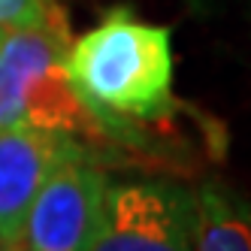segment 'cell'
<instances>
[{"label":"cell","mask_w":251,"mask_h":251,"mask_svg":"<svg viewBox=\"0 0 251 251\" xmlns=\"http://www.w3.org/2000/svg\"><path fill=\"white\" fill-rule=\"evenodd\" d=\"M64 70L124 146L139 142V124L170 118L176 109L173 33L130 6H115L94 27L70 37Z\"/></svg>","instance_id":"1"},{"label":"cell","mask_w":251,"mask_h":251,"mask_svg":"<svg viewBox=\"0 0 251 251\" xmlns=\"http://www.w3.org/2000/svg\"><path fill=\"white\" fill-rule=\"evenodd\" d=\"M67 43L70 30H3L0 37V130L33 127L64 133L88 149L118 142L115 130L76 94L73 82L67 79Z\"/></svg>","instance_id":"2"},{"label":"cell","mask_w":251,"mask_h":251,"mask_svg":"<svg viewBox=\"0 0 251 251\" xmlns=\"http://www.w3.org/2000/svg\"><path fill=\"white\" fill-rule=\"evenodd\" d=\"M191 188L167 178L109 182L88 251H194Z\"/></svg>","instance_id":"3"},{"label":"cell","mask_w":251,"mask_h":251,"mask_svg":"<svg viewBox=\"0 0 251 251\" xmlns=\"http://www.w3.org/2000/svg\"><path fill=\"white\" fill-rule=\"evenodd\" d=\"M109 176L91 154L49 173L27 209L19 251H88L100 227Z\"/></svg>","instance_id":"4"},{"label":"cell","mask_w":251,"mask_h":251,"mask_svg":"<svg viewBox=\"0 0 251 251\" xmlns=\"http://www.w3.org/2000/svg\"><path fill=\"white\" fill-rule=\"evenodd\" d=\"M79 154H97L64 133L6 127L0 130V248L19 251L27 209L49 173Z\"/></svg>","instance_id":"5"},{"label":"cell","mask_w":251,"mask_h":251,"mask_svg":"<svg viewBox=\"0 0 251 251\" xmlns=\"http://www.w3.org/2000/svg\"><path fill=\"white\" fill-rule=\"evenodd\" d=\"M194 251H251V200L221 178H203L191 191Z\"/></svg>","instance_id":"6"},{"label":"cell","mask_w":251,"mask_h":251,"mask_svg":"<svg viewBox=\"0 0 251 251\" xmlns=\"http://www.w3.org/2000/svg\"><path fill=\"white\" fill-rule=\"evenodd\" d=\"M0 27L3 30H22V27L70 30L67 15L55 0H0Z\"/></svg>","instance_id":"7"},{"label":"cell","mask_w":251,"mask_h":251,"mask_svg":"<svg viewBox=\"0 0 251 251\" xmlns=\"http://www.w3.org/2000/svg\"><path fill=\"white\" fill-rule=\"evenodd\" d=\"M0 37H3V27H0Z\"/></svg>","instance_id":"8"},{"label":"cell","mask_w":251,"mask_h":251,"mask_svg":"<svg viewBox=\"0 0 251 251\" xmlns=\"http://www.w3.org/2000/svg\"><path fill=\"white\" fill-rule=\"evenodd\" d=\"M0 251H6V248H0Z\"/></svg>","instance_id":"9"}]
</instances>
